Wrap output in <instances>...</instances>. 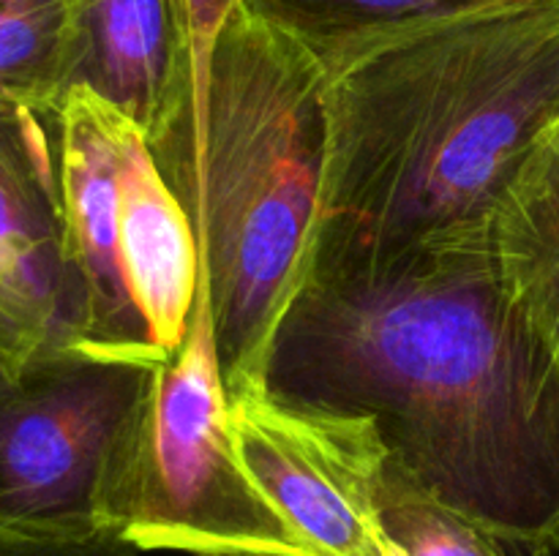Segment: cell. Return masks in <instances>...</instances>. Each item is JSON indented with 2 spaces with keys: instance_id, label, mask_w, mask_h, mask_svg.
I'll use <instances>...</instances> for the list:
<instances>
[{
  "instance_id": "6da1fadb",
  "label": "cell",
  "mask_w": 559,
  "mask_h": 556,
  "mask_svg": "<svg viewBox=\"0 0 559 556\" xmlns=\"http://www.w3.org/2000/svg\"><path fill=\"white\" fill-rule=\"evenodd\" d=\"M262 387L374 418L415 488L524 554H559V358L491 232L404 249L317 238Z\"/></svg>"
},
{
  "instance_id": "7a4b0ae2",
  "label": "cell",
  "mask_w": 559,
  "mask_h": 556,
  "mask_svg": "<svg viewBox=\"0 0 559 556\" xmlns=\"http://www.w3.org/2000/svg\"><path fill=\"white\" fill-rule=\"evenodd\" d=\"M320 60L317 238L404 249L489 234L508 183L559 120V0L385 33Z\"/></svg>"
},
{
  "instance_id": "3957f363",
  "label": "cell",
  "mask_w": 559,
  "mask_h": 556,
  "mask_svg": "<svg viewBox=\"0 0 559 556\" xmlns=\"http://www.w3.org/2000/svg\"><path fill=\"white\" fill-rule=\"evenodd\" d=\"M189 80L147 147L183 205L227 396L262 385L322 216L328 71L257 0H189Z\"/></svg>"
},
{
  "instance_id": "277c9868",
  "label": "cell",
  "mask_w": 559,
  "mask_h": 556,
  "mask_svg": "<svg viewBox=\"0 0 559 556\" xmlns=\"http://www.w3.org/2000/svg\"><path fill=\"white\" fill-rule=\"evenodd\" d=\"M58 118L66 254L82 294L80 347L167 360L189 330L200 249L131 118L93 93H66Z\"/></svg>"
},
{
  "instance_id": "5b68a950",
  "label": "cell",
  "mask_w": 559,
  "mask_h": 556,
  "mask_svg": "<svg viewBox=\"0 0 559 556\" xmlns=\"http://www.w3.org/2000/svg\"><path fill=\"white\" fill-rule=\"evenodd\" d=\"M109 532L140 551L320 556L240 461L202 270L186 338L156 368L126 447Z\"/></svg>"
},
{
  "instance_id": "8992f818",
  "label": "cell",
  "mask_w": 559,
  "mask_h": 556,
  "mask_svg": "<svg viewBox=\"0 0 559 556\" xmlns=\"http://www.w3.org/2000/svg\"><path fill=\"white\" fill-rule=\"evenodd\" d=\"M162 363L76 343L0 360V534L109 532L126 447Z\"/></svg>"
},
{
  "instance_id": "52a82bcc",
  "label": "cell",
  "mask_w": 559,
  "mask_h": 556,
  "mask_svg": "<svg viewBox=\"0 0 559 556\" xmlns=\"http://www.w3.org/2000/svg\"><path fill=\"white\" fill-rule=\"evenodd\" d=\"M240 461L320 556H385L377 491L388 447L374 418L278 401L262 385L229 398Z\"/></svg>"
},
{
  "instance_id": "ba28073f",
  "label": "cell",
  "mask_w": 559,
  "mask_h": 556,
  "mask_svg": "<svg viewBox=\"0 0 559 556\" xmlns=\"http://www.w3.org/2000/svg\"><path fill=\"white\" fill-rule=\"evenodd\" d=\"M82 294L66 254L58 118L0 98V360L80 347Z\"/></svg>"
},
{
  "instance_id": "9c48e42d",
  "label": "cell",
  "mask_w": 559,
  "mask_h": 556,
  "mask_svg": "<svg viewBox=\"0 0 559 556\" xmlns=\"http://www.w3.org/2000/svg\"><path fill=\"white\" fill-rule=\"evenodd\" d=\"M191 58L189 0H76L63 98L82 87L151 134L183 90Z\"/></svg>"
},
{
  "instance_id": "30bf717a",
  "label": "cell",
  "mask_w": 559,
  "mask_h": 556,
  "mask_svg": "<svg viewBox=\"0 0 559 556\" xmlns=\"http://www.w3.org/2000/svg\"><path fill=\"white\" fill-rule=\"evenodd\" d=\"M491 249L511 292L559 358V120L497 202Z\"/></svg>"
},
{
  "instance_id": "8fae6325",
  "label": "cell",
  "mask_w": 559,
  "mask_h": 556,
  "mask_svg": "<svg viewBox=\"0 0 559 556\" xmlns=\"http://www.w3.org/2000/svg\"><path fill=\"white\" fill-rule=\"evenodd\" d=\"M76 0H0V98L55 112L63 101Z\"/></svg>"
},
{
  "instance_id": "7c38bea8",
  "label": "cell",
  "mask_w": 559,
  "mask_h": 556,
  "mask_svg": "<svg viewBox=\"0 0 559 556\" xmlns=\"http://www.w3.org/2000/svg\"><path fill=\"white\" fill-rule=\"evenodd\" d=\"M273 20L298 33L317 58L429 22L519 3V0H257Z\"/></svg>"
},
{
  "instance_id": "4fadbf2b",
  "label": "cell",
  "mask_w": 559,
  "mask_h": 556,
  "mask_svg": "<svg viewBox=\"0 0 559 556\" xmlns=\"http://www.w3.org/2000/svg\"><path fill=\"white\" fill-rule=\"evenodd\" d=\"M385 556H530L415 488L388 456L377 491Z\"/></svg>"
},
{
  "instance_id": "5bb4252c",
  "label": "cell",
  "mask_w": 559,
  "mask_h": 556,
  "mask_svg": "<svg viewBox=\"0 0 559 556\" xmlns=\"http://www.w3.org/2000/svg\"><path fill=\"white\" fill-rule=\"evenodd\" d=\"M0 556H140V548L112 532H96L85 537L0 534Z\"/></svg>"
}]
</instances>
